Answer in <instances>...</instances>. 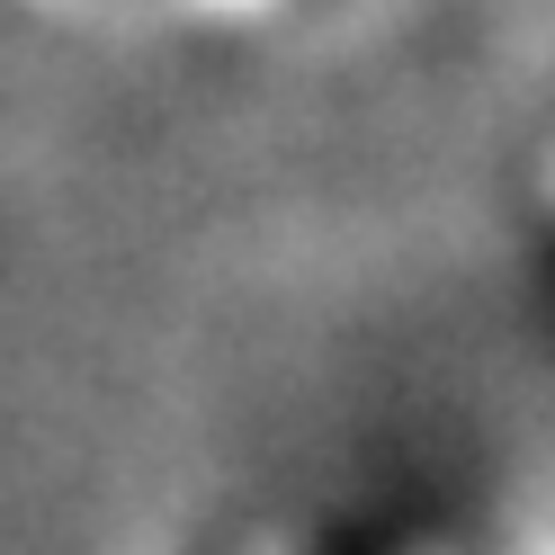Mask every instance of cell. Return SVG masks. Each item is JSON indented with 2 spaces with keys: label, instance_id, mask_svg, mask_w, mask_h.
<instances>
[{
  "label": "cell",
  "instance_id": "1",
  "mask_svg": "<svg viewBox=\"0 0 555 555\" xmlns=\"http://www.w3.org/2000/svg\"><path fill=\"white\" fill-rule=\"evenodd\" d=\"M546 206H555V162H546Z\"/></svg>",
  "mask_w": 555,
  "mask_h": 555
}]
</instances>
